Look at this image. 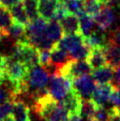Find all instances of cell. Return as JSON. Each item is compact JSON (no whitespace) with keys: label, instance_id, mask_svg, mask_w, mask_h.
<instances>
[{"label":"cell","instance_id":"6da1fadb","mask_svg":"<svg viewBox=\"0 0 120 121\" xmlns=\"http://www.w3.org/2000/svg\"><path fill=\"white\" fill-rule=\"evenodd\" d=\"M33 109L45 121H68L69 119L68 112L50 96L48 90L34 98Z\"/></svg>","mask_w":120,"mask_h":121},{"label":"cell","instance_id":"7a4b0ae2","mask_svg":"<svg viewBox=\"0 0 120 121\" xmlns=\"http://www.w3.org/2000/svg\"><path fill=\"white\" fill-rule=\"evenodd\" d=\"M11 55L22 62L29 70L39 65V50L28 43L26 38L15 42Z\"/></svg>","mask_w":120,"mask_h":121},{"label":"cell","instance_id":"3957f363","mask_svg":"<svg viewBox=\"0 0 120 121\" xmlns=\"http://www.w3.org/2000/svg\"><path fill=\"white\" fill-rule=\"evenodd\" d=\"M25 82H26L27 93L31 94V96L34 97L37 93L46 89V86L49 82L48 70L40 65L30 69Z\"/></svg>","mask_w":120,"mask_h":121},{"label":"cell","instance_id":"277c9868","mask_svg":"<svg viewBox=\"0 0 120 121\" xmlns=\"http://www.w3.org/2000/svg\"><path fill=\"white\" fill-rule=\"evenodd\" d=\"M47 90L55 101L60 102L72 90V82L59 73L53 72L49 77Z\"/></svg>","mask_w":120,"mask_h":121},{"label":"cell","instance_id":"5b68a950","mask_svg":"<svg viewBox=\"0 0 120 121\" xmlns=\"http://www.w3.org/2000/svg\"><path fill=\"white\" fill-rule=\"evenodd\" d=\"M54 72L59 73L63 77L69 79L71 82L79 78L81 76L89 75L92 72L91 67L89 66L86 60H69L63 66L56 69Z\"/></svg>","mask_w":120,"mask_h":121},{"label":"cell","instance_id":"8992f818","mask_svg":"<svg viewBox=\"0 0 120 121\" xmlns=\"http://www.w3.org/2000/svg\"><path fill=\"white\" fill-rule=\"evenodd\" d=\"M96 87V82L91 75H84L72 81V88L78 93L83 100H87L92 96Z\"/></svg>","mask_w":120,"mask_h":121},{"label":"cell","instance_id":"52a82bcc","mask_svg":"<svg viewBox=\"0 0 120 121\" xmlns=\"http://www.w3.org/2000/svg\"><path fill=\"white\" fill-rule=\"evenodd\" d=\"M116 21V12L115 8L109 5H106L103 8H101L95 17H94V22L96 23L97 28L106 32L115 24Z\"/></svg>","mask_w":120,"mask_h":121},{"label":"cell","instance_id":"ba28073f","mask_svg":"<svg viewBox=\"0 0 120 121\" xmlns=\"http://www.w3.org/2000/svg\"><path fill=\"white\" fill-rule=\"evenodd\" d=\"M69 115H80L81 108H82L83 99L75 90L72 88L71 91L59 102Z\"/></svg>","mask_w":120,"mask_h":121},{"label":"cell","instance_id":"9c48e42d","mask_svg":"<svg viewBox=\"0 0 120 121\" xmlns=\"http://www.w3.org/2000/svg\"><path fill=\"white\" fill-rule=\"evenodd\" d=\"M114 90V85L112 84H98L92 93L91 100L95 103L98 107H105Z\"/></svg>","mask_w":120,"mask_h":121},{"label":"cell","instance_id":"30bf717a","mask_svg":"<svg viewBox=\"0 0 120 121\" xmlns=\"http://www.w3.org/2000/svg\"><path fill=\"white\" fill-rule=\"evenodd\" d=\"M84 43V38L80 34H70V35H64L61 40L57 43V46L70 54Z\"/></svg>","mask_w":120,"mask_h":121},{"label":"cell","instance_id":"8fae6325","mask_svg":"<svg viewBox=\"0 0 120 121\" xmlns=\"http://www.w3.org/2000/svg\"><path fill=\"white\" fill-rule=\"evenodd\" d=\"M104 55L106 58V63L113 68L120 66V46L116 43L108 39L105 47L103 48Z\"/></svg>","mask_w":120,"mask_h":121},{"label":"cell","instance_id":"7c38bea8","mask_svg":"<svg viewBox=\"0 0 120 121\" xmlns=\"http://www.w3.org/2000/svg\"><path fill=\"white\" fill-rule=\"evenodd\" d=\"M11 117L14 121H31L29 106L21 99H15L13 100Z\"/></svg>","mask_w":120,"mask_h":121},{"label":"cell","instance_id":"4fadbf2b","mask_svg":"<svg viewBox=\"0 0 120 121\" xmlns=\"http://www.w3.org/2000/svg\"><path fill=\"white\" fill-rule=\"evenodd\" d=\"M58 6L57 0H38V12L42 19L49 22L53 19L54 13Z\"/></svg>","mask_w":120,"mask_h":121},{"label":"cell","instance_id":"5bb4252c","mask_svg":"<svg viewBox=\"0 0 120 121\" xmlns=\"http://www.w3.org/2000/svg\"><path fill=\"white\" fill-rule=\"evenodd\" d=\"M69 60H71L70 55L65 50L58 47L56 43V45L50 51V67L53 66L55 67V70H56V69L63 66L64 64H66Z\"/></svg>","mask_w":120,"mask_h":121},{"label":"cell","instance_id":"9a60e30c","mask_svg":"<svg viewBox=\"0 0 120 121\" xmlns=\"http://www.w3.org/2000/svg\"><path fill=\"white\" fill-rule=\"evenodd\" d=\"M64 35L70 34H79V20L76 15L66 14L59 21Z\"/></svg>","mask_w":120,"mask_h":121},{"label":"cell","instance_id":"2e32d148","mask_svg":"<svg viewBox=\"0 0 120 121\" xmlns=\"http://www.w3.org/2000/svg\"><path fill=\"white\" fill-rule=\"evenodd\" d=\"M85 43L90 47V48H104L106 43L108 42V38H107L106 34L104 31L100 29H95L91 32V34L86 38Z\"/></svg>","mask_w":120,"mask_h":121},{"label":"cell","instance_id":"e0dca14e","mask_svg":"<svg viewBox=\"0 0 120 121\" xmlns=\"http://www.w3.org/2000/svg\"><path fill=\"white\" fill-rule=\"evenodd\" d=\"M92 77L98 84H111L114 78V68L105 65L92 72Z\"/></svg>","mask_w":120,"mask_h":121},{"label":"cell","instance_id":"ac0fdd59","mask_svg":"<svg viewBox=\"0 0 120 121\" xmlns=\"http://www.w3.org/2000/svg\"><path fill=\"white\" fill-rule=\"evenodd\" d=\"M86 61L91 69H94V70L107 65L103 48H92Z\"/></svg>","mask_w":120,"mask_h":121},{"label":"cell","instance_id":"d6986e66","mask_svg":"<svg viewBox=\"0 0 120 121\" xmlns=\"http://www.w3.org/2000/svg\"><path fill=\"white\" fill-rule=\"evenodd\" d=\"M77 17L79 20V34L84 39H86L94 30V18L84 12L79 14Z\"/></svg>","mask_w":120,"mask_h":121},{"label":"cell","instance_id":"ffe728a7","mask_svg":"<svg viewBox=\"0 0 120 121\" xmlns=\"http://www.w3.org/2000/svg\"><path fill=\"white\" fill-rule=\"evenodd\" d=\"M45 36L55 44L61 40V38L64 36V33L58 21L51 20L47 23L45 29Z\"/></svg>","mask_w":120,"mask_h":121},{"label":"cell","instance_id":"44dd1931","mask_svg":"<svg viewBox=\"0 0 120 121\" xmlns=\"http://www.w3.org/2000/svg\"><path fill=\"white\" fill-rule=\"evenodd\" d=\"M13 24L14 20L9 9L0 6V32L3 36L7 37L9 35V30Z\"/></svg>","mask_w":120,"mask_h":121},{"label":"cell","instance_id":"7402d4cb","mask_svg":"<svg viewBox=\"0 0 120 121\" xmlns=\"http://www.w3.org/2000/svg\"><path fill=\"white\" fill-rule=\"evenodd\" d=\"M9 11H10L12 18H13L15 23L23 25L25 27H27L29 25L30 21L28 19V16L26 14V11L24 9L22 2H20L18 4H16V5H14L13 7H11L9 9Z\"/></svg>","mask_w":120,"mask_h":121},{"label":"cell","instance_id":"603a6c76","mask_svg":"<svg viewBox=\"0 0 120 121\" xmlns=\"http://www.w3.org/2000/svg\"><path fill=\"white\" fill-rule=\"evenodd\" d=\"M97 105L94 103L91 99H87V100H83L82 103V108H81L80 115L82 119H86L87 121L93 120L94 116H95L96 110H97Z\"/></svg>","mask_w":120,"mask_h":121},{"label":"cell","instance_id":"cb8c5ba5","mask_svg":"<svg viewBox=\"0 0 120 121\" xmlns=\"http://www.w3.org/2000/svg\"><path fill=\"white\" fill-rule=\"evenodd\" d=\"M62 3L68 14L78 16L82 12H84L83 0H64Z\"/></svg>","mask_w":120,"mask_h":121},{"label":"cell","instance_id":"d4e9b609","mask_svg":"<svg viewBox=\"0 0 120 121\" xmlns=\"http://www.w3.org/2000/svg\"><path fill=\"white\" fill-rule=\"evenodd\" d=\"M22 4L30 22L40 17L38 12V0H22Z\"/></svg>","mask_w":120,"mask_h":121},{"label":"cell","instance_id":"484cf974","mask_svg":"<svg viewBox=\"0 0 120 121\" xmlns=\"http://www.w3.org/2000/svg\"><path fill=\"white\" fill-rule=\"evenodd\" d=\"M84 2V13L91 17H95L102 8V4L98 0H83Z\"/></svg>","mask_w":120,"mask_h":121},{"label":"cell","instance_id":"4316f807","mask_svg":"<svg viewBox=\"0 0 120 121\" xmlns=\"http://www.w3.org/2000/svg\"><path fill=\"white\" fill-rule=\"evenodd\" d=\"M25 34H26V27L14 22V24L12 25L9 30L8 36H10L12 39L15 40V42H17L25 39Z\"/></svg>","mask_w":120,"mask_h":121},{"label":"cell","instance_id":"83f0119b","mask_svg":"<svg viewBox=\"0 0 120 121\" xmlns=\"http://www.w3.org/2000/svg\"><path fill=\"white\" fill-rule=\"evenodd\" d=\"M12 108H13V101H7L0 105V121H4L11 116Z\"/></svg>","mask_w":120,"mask_h":121},{"label":"cell","instance_id":"f1b7e54d","mask_svg":"<svg viewBox=\"0 0 120 121\" xmlns=\"http://www.w3.org/2000/svg\"><path fill=\"white\" fill-rule=\"evenodd\" d=\"M39 65L45 69L50 67V51L39 50Z\"/></svg>","mask_w":120,"mask_h":121},{"label":"cell","instance_id":"f546056e","mask_svg":"<svg viewBox=\"0 0 120 121\" xmlns=\"http://www.w3.org/2000/svg\"><path fill=\"white\" fill-rule=\"evenodd\" d=\"M94 120L96 121H108V110L105 107H97Z\"/></svg>","mask_w":120,"mask_h":121},{"label":"cell","instance_id":"4dcf8cb0","mask_svg":"<svg viewBox=\"0 0 120 121\" xmlns=\"http://www.w3.org/2000/svg\"><path fill=\"white\" fill-rule=\"evenodd\" d=\"M110 102L114 105V107L120 108V87H115L114 86V90L112 92V95H111Z\"/></svg>","mask_w":120,"mask_h":121},{"label":"cell","instance_id":"1f68e13d","mask_svg":"<svg viewBox=\"0 0 120 121\" xmlns=\"http://www.w3.org/2000/svg\"><path fill=\"white\" fill-rule=\"evenodd\" d=\"M108 121H120V108L112 107L108 110Z\"/></svg>","mask_w":120,"mask_h":121},{"label":"cell","instance_id":"d6a6232c","mask_svg":"<svg viewBox=\"0 0 120 121\" xmlns=\"http://www.w3.org/2000/svg\"><path fill=\"white\" fill-rule=\"evenodd\" d=\"M108 39L120 46V27H116L110 33V36Z\"/></svg>","mask_w":120,"mask_h":121},{"label":"cell","instance_id":"836d02e7","mask_svg":"<svg viewBox=\"0 0 120 121\" xmlns=\"http://www.w3.org/2000/svg\"><path fill=\"white\" fill-rule=\"evenodd\" d=\"M20 2H22V0H0V6L10 9L11 7H13Z\"/></svg>","mask_w":120,"mask_h":121},{"label":"cell","instance_id":"e575fe53","mask_svg":"<svg viewBox=\"0 0 120 121\" xmlns=\"http://www.w3.org/2000/svg\"><path fill=\"white\" fill-rule=\"evenodd\" d=\"M113 81L115 83V87H120V66L114 68V78Z\"/></svg>","mask_w":120,"mask_h":121},{"label":"cell","instance_id":"d590c367","mask_svg":"<svg viewBox=\"0 0 120 121\" xmlns=\"http://www.w3.org/2000/svg\"><path fill=\"white\" fill-rule=\"evenodd\" d=\"M68 121H82V117L81 115H69V119Z\"/></svg>","mask_w":120,"mask_h":121},{"label":"cell","instance_id":"8d00e7d4","mask_svg":"<svg viewBox=\"0 0 120 121\" xmlns=\"http://www.w3.org/2000/svg\"><path fill=\"white\" fill-rule=\"evenodd\" d=\"M98 1H99L102 5H104V4H105V5H108V4L112 1V0H98Z\"/></svg>","mask_w":120,"mask_h":121},{"label":"cell","instance_id":"74e56055","mask_svg":"<svg viewBox=\"0 0 120 121\" xmlns=\"http://www.w3.org/2000/svg\"><path fill=\"white\" fill-rule=\"evenodd\" d=\"M6 80V78H3V77H0V86L3 84V82Z\"/></svg>","mask_w":120,"mask_h":121},{"label":"cell","instance_id":"f35d334b","mask_svg":"<svg viewBox=\"0 0 120 121\" xmlns=\"http://www.w3.org/2000/svg\"><path fill=\"white\" fill-rule=\"evenodd\" d=\"M4 121H14V119L13 118H12L11 117V116H9V117H8V118H6L5 120H4Z\"/></svg>","mask_w":120,"mask_h":121},{"label":"cell","instance_id":"ab89813d","mask_svg":"<svg viewBox=\"0 0 120 121\" xmlns=\"http://www.w3.org/2000/svg\"><path fill=\"white\" fill-rule=\"evenodd\" d=\"M2 36H3V35L1 34V32H0V41H1V39H2Z\"/></svg>","mask_w":120,"mask_h":121},{"label":"cell","instance_id":"60d3db41","mask_svg":"<svg viewBox=\"0 0 120 121\" xmlns=\"http://www.w3.org/2000/svg\"><path fill=\"white\" fill-rule=\"evenodd\" d=\"M90 121H96V120H94V119H93V120H90Z\"/></svg>","mask_w":120,"mask_h":121}]
</instances>
